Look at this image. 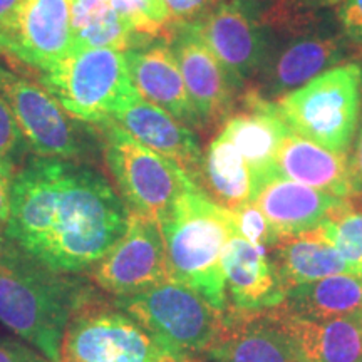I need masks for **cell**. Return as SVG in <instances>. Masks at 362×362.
Wrapping results in <instances>:
<instances>
[{"label": "cell", "mask_w": 362, "mask_h": 362, "mask_svg": "<svg viewBox=\"0 0 362 362\" xmlns=\"http://www.w3.org/2000/svg\"><path fill=\"white\" fill-rule=\"evenodd\" d=\"M129 210L93 166L34 156L16 173L4 232L57 274L89 272L123 237Z\"/></svg>", "instance_id": "1"}, {"label": "cell", "mask_w": 362, "mask_h": 362, "mask_svg": "<svg viewBox=\"0 0 362 362\" xmlns=\"http://www.w3.org/2000/svg\"><path fill=\"white\" fill-rule=\"evenodd\" d=\"M90 288L79 275L47 269L0 228V325L51 361H61L67 324Z\"/></svg>", "instance_id": "2"}, {"label": "cell", "mask_w": 362, "mask_h": 362, "mask_svg": "<svg viewBox=\"0 0 362 362\" xmlns=\"http://www.w3.org/2000/svg\"><path fill=\"white\" fill-rule=\"evenodd\" d=\"M171 280L187 285L216 310L226 312L223 252L237 233L232 210L200 188L183 193L160 221Z\"/></svg>", "instance_id": "3"}, {"label": "cell", "mask_w": 362, "mask_h": 362, "mask_svg": "<svg viewBox=\"0 0 362 362\" xmlns=\"http://www.w3.org/2000/svg\"><path fill=\"white\" fill-rule=\"evenodd\" d=\"M275 103L293 133L329 151L347 155L361 117L362 64H339Z\"/></svg>", "instance_id": "4"}, {"label": "cell", "mask_w": 362, "mask_h": 362, "mask_svg": "<svg viewBox=\"0 0 362 362\" xmlns=\"http://www.w3.org/2000/svg\"><path fill=\"white\" fill-rule=\"evenodd\" d=\"M39 78L67 115L93 126L138 94L124 52L111 47H72L66 57L39 72Z\"/></svg>", "instance_id": "5"}, {"label": "cell", "mask_w": 362, "mask_h": 362, "mask_svg": "<svg viewBox=\"0 0 362 362\" xmlns=\"http://www.w3.org/2000/svg\"><path fill=\"white\" fill-rule=\"evenodd\" d=\"M111 302L141 325L163 351L208 354L225 327V312L176 280L134 296L112 297Z\"/></svg>", "instance_id": "6"}, {"label": "cell", "mask_w": 362, "mask_h": 362, "mask_svg": "<svg viewBox=\"0 0 362 362\" xmlns=\"http://www.w3.org/2000/svg\"><path fill=\"white\" fill-rule=\"evenodd\" d=\"M94 126L103 134L106 165L129 214L160 223L181 194L198 188L175 161L144 146L110 117Z\"/></svg>", "instance_id": "7"}, {"label": "cell", "mask_w": 362, "mask_h": 362, "mask_svg": "<svg viewBox=\"0 0 362 362\" xmlns=\"http://www.w3.org/2000/svg\"><path fill=\"white\" fill-rule=\"evenodd\" d=\"M161 352L141 325L90 288L67 324L59 362H155Z\"/></svg>", "instance_id": "8"}, {"label": "cell", "mask_w": 362, "mask_h": 362, "mask_svg": "<svg viewBox=\"0 0 362 362\" xmlns=\"http://www.w3.org/2000/svg\"><path fill=\"white\" fill-rule=\"evenodd\" d=\"M188 24L245 88L260 78L279 40L257 0H218Z\"/></svg>", "instance_id": "9"}, {"label": "cell", "mask_w": 362, "mask_h": 362, "mask_svg": "<svg viewBox=\"0 0 362 362\" xmlns=\"http://www.w3.org/2000/svg\"><path fill=\"white\" fill-rule=\"evenodd\" d=\"M0 96L11 107L29 149L40 158L79 161L90 143L74 117L40 83L0 62Z\"/></svg>", "instance_id": "10"}, {"label": "cell", "mask_w": 362, "mask_h": 362, "mask_svg": "<svg viewBox=\"0 0 362 362\" xmlns=\"http://www.w3.org/2000/svg\"><path fill=\"white\" fill-rule=\"evenodd\" d=\"M89 272L94 285L111 297L134 296L168 282L171 274L160 223L129 214L123 237Z\"/></svg>", "instance_id": "11"}, {"label": "cell", "mask_w": 362, "mask_h": 362, "mask_svg": "<svg viewBox=\"0 0 362 362\" xmlns=\"http://www.w3.org/2000/svg\"><path fill=\"white\" fill-rule=\"evenodd\" d=\"M349 49L341 29L317 21L279 39L269 64L250 88L269 101H279L322 72L347 62Z\"/></svg>", "instance_id": "12"}, {"label": "cell", "mask_w": 362, "mask_h": 362, "mask_svg": "<svg viewBox=\"0 0 362 362\" xmlns=\"http://www.w3.org/2000/svg\"><path fill=\"white\" fill-rule=\"evenodd\" d=\"M72 49L71 0H22L0 29V56L42 72Z\"/></svg>", "instance_id": "13"}, {"label": "cell", "mask_w": 362, "mask_h": 362, "mask_svg": "<svg viewBox=\"0 0 362 362\" xmlns=\"http://www.w3.org/2000/svg\"><path fill=\"white\" fill-rule=\"evenodd\" d=\"M188 94L203 123L214 126L237 110L247 88L223 66L189 24L171 25L168 34Z\"/></svg>", "instance_id": "14"}, {"label": "cell", "mask_w": 362, "mask_h": 362, "mask_svg": "<svg viewBox=\"0 0 362 362\" xmlns=\"http://www.w3.org/2000/svg\"><path fill=\"white\" fill-rule=\"evenodd\" d=\"M238 106L240 110L223 121L220 134L242 153L259 193L265 183L279 176L277 155L291 128L280 116L277 103L269 101L255 89L243 90Z\"/></svg>", "instance_id": "15"}, {"label": "cell", "mask_w": 362, "mask_h": 362, "mask_svg": "<svg viewBox=\"0 0 362 362\" xmlns=\"http://www.w3.org/2000/svg\"><path fill=\"white\" fill-rule=\"evenodd\" d=\"M206 356L210 362H307L280 305L255 314L225 312L223 332Z\"/></svg>", "instance_id": "16"}, {"label": "cell", "mask_w": 362, "mask_h": 362, "mask_svg": "<svg viewBox=\"0 0 362 362\" xmlns=\"http://www.w3.org/2000/svg\"><path fill=\"white\" fill-rule=\"evenodd\" d=\"M131 83L143 99L161 107L193 131L206 129L189 98L178 61L166 37L124 51Z\"/></svg>", "instance_id": "17"}, {"label": "cell", "mask_w": 362, "mask_h": 362, "mask_svg": "<svg viewBox=\"0 0 362 362\" xmlns=\"http://www.w3.org/2000/svg\"><path fill=\"white\" fill-rule=\"evenodd\" d=\"M226 312L255 314L285 300L288 288L269 252L235 233L226 243L223 259Z\"/></svg>", "instance_id": "18"}, {"label": "cell", "mask_w": 362, "mask_h": 362, "mask_svg": "<svg viewBox=\"0 0 362 362\" xmlns=\"http://www.w3.org/2000/svg\"><path fill=\"white\" fill-rule=\"evenodd\" d=\"M110 119L128 131L146 148L175 161L198 187L203 151L198 136L192 128L180 123L178 119L143 99L139 94L112 112Z\"/></svg>", "instance_id": "19"}, {"label": "cell", "mask_w": 362, "mask_h": 362, "mask_svg": "<svg viewBox=\"0 0 362 362\" xmlns=\"http://www.w3.org/2000/svg\"><path fill=\"white\" fill-rule=\"evenodd\" d=\"M344 200L347 198L334 197L307 185L277 176L259 189L253 203L264 211L284 238L309 232L322 225Z\"/></svg>", "instance_id": "20"}, {"label": "cell", "mask_w": 362, "mask_h": 362, "mask_svg": "<svg viewBox=\"0 0 362 362\" xmlns=\"http://www.w3.org/2000/svg\"><path fill=\"white\" fill-rule=\"evenodd\" d=\"M277 171L282 178L297 181L334 197H357L347 155L329 151L293 133L292 129L279 149Z\"/></svg>", "instance_id": "21"}, {"label": "cell", "mask_w": 362, "mask_h": 362, "mask_svg": "<svg viewBox=\"0 0 362 362\" xmlns=\"http://www.w3.org/2000/svg\"><path fill=\"white\" fill-rule=\"evenodd\" d=\"M269 255L287 288L330 275L354 274L325 237L322 225L293 237H284Z\"/></svg>", "instance_id": "22"}, {"label": "cell", "mask_w": 362, "mask_h": 362, "mask_svg": "<svg viewBox=\"0 0 362 362\" xmlns=\"http://www.w3.org/2000/svg\"><path fill=\"white\" fill-rule=\"evenodd\" d=\"M285 319L307 362H362V312L327 320L285 312Z\"/></svg>", "instance_id": "23"}, {"label": "cell", "mask_w": 362, "mask_h": 362, "mask_svg": "<svg viewBox=\"0 0 362 362\" xmlns=\"http://www.w3.org/2000/svg\"><path fill=\"white\" fill-rule=\"evenodd\" d=\"M198 188L226 210L253 203L257 185L242 153L218 133L203 153Z\"/></svg>", "instance_id": "24"}, {"label": "cell", "mask_w": 362, "mask_h": 362, "mask_svg": "<svg viewBox=\"0 0 362 362\" xmlns=\"http://www.w3.org/2000/svg\"><path fill=\"white\" fill-rule=\"evenodd\" d=\"M282 309L288 315L327 320L362 312V275L337 274L288 288Z\"/></svg>", "instance_id": "25"}, {"label": "cell", "mask_w": 362, "mask_h": 362, "mask_svg": "<svg viewBox=\"0 0 362 362\" xmlns=\"http://www.w3.org/2000/svg\"><path fill=\"white\" fill-rule=\"evenodd\" d=\"M71 19L72 47H111L124 52L149 42L116 11L115 0H71Z\"/></svg>", "instance_id": "26"}, {"label": "cell", "mask_w": 362, "mask_h": 362, "mask_svg": "<svg viewBox=\"0 0 362 362\" xmlns=\"http://www.w3.org/2000/svg\"><path fill=\"white\" fill-rule=\"evenodd\" d=\"M325 237L336 248L352 272L362 269V202L359 197L347 198L322 223Z\"/></svg>", "instance_id": "27"}, {"label": "cell", "mask_w": 362, "mask_h": 362, "mask_svg": "<svg viewBox=\"0 0 362 362\" xmlns=\"http://www.w3.org/2000/svg\"><path fill=\"white\" fill-rule=\"evenodd\" d=\"M115 7L143 39L168 37L171 19L163 0H115Z\"/></svg>", "instance_id": "28"}, {"label": "cell", "mask_w": 362, "mask_h": 362, "mask_svg": "<svg viewBox=\"0 0 362 362\" xmlns=\"http://www.w3.org/2000/svg\"><path fill=\"white\" fill-rule=\"evenodd\" d=\"M235 220V230L237 235L250 242L252 245L264 248L265 252H270L277 243L282 240L270 220L264 215L255 203H248L232 210Z\"/></svg>", "instance_id": "29"}, {"label": "cell", "mask_w": 362, "mask_h": 362, "mask_svg": "<svg viewBox=\"0 0 362 362\" xmlns=\"http://www.w3.org/2000/svg\"><path fill=\"white\" fill-rule=\"evenodd\" d=\"M27 151H30L29 144H27L11 107L0 96V158L16 165L24 160Z\"/></svg>", "instance_id": "30"}, {"label": "cell", "mask_w": 362, "mask_h": 362, "mask_svg": "<svg viewBox=\"0 0 362 362\" xmlns=\"http://www.w3.org/2000/svg\"><path fill=\"white\" fill-rule=\"evenodd\" d=\"M336 19L351 47H357L362 54V0H342Z\"/></svg>", "instance_id": "31"}, {"label": "cell", "mask_w": 362, "mask_h": 362, "mask_svg": "<svg viewBox=\"0 0 362 362\" xmlns=\"http://www.w3.org/2000/svg\"><path fill=\"white\" fill-rule=\"evenodd\" d=\"M163 4L170 13L171 25H176L198 21L210 12L218 0H163Z\"/></svg>", "instance_id": "32"}, {"label": "cell", "mask_w": 362, "mask_h": 362, "mask_svg": "<svg viewBox=\"0 0 362 362\" xmlns=\"http://www.w3.org/2000/svg\"><path fill=\"white\" fill-rule=\"evenodd\" d=\"M0 362H54L42 352L13 339L0 337Z\"/></svg>", "instance_id": "33"}, {"label": "cell", "mask_w": 362, "mask_h": 362, "mask_svg": "<svg viewBox=\"0 0 362 362\" xmlns=\"http://www.w3.org/2000/svg\"><path fill=\"white\" fill-rule=\"evenodd\" d=\"M13 178H16V165L0 158V228H6L11 216Z\"/></svg>", "instance_id": "34"}, {"label": "cell", "mask_w": 362, "mask_h": 362, "mask_svg": "<svg viewBox=\"0 0 362 362\" xmlns=\"http://www.w3.org/2000/svg\"><path fill=\"white\" fill-rule=\"evenodd\" d=\"M347 160H349V170L352 185H354L356 194L362 197V107H361V117L359 126H357V133L352 143L351 151L347 153Z\"/></svg>", "instance_id": "35"}, {"label": "cell", "mask_w": 362, "mask_h": 362, "mask_svg": "<svg viewBox=\"0 0 362 362\" xmlns=\"http://www.w3.org/2000/svg\"><path fill=\"white\" fill-rule=\"evenodd\" d=\"M21 4L22 0H0V29L11 21V17L16 13Z\"/></svg>", "instance_id": "36"}, {"label": "cell", "mask_w": 362, "mask_h": 362, "mask_svg": "<svg viewBox=\"0 0 362 362\" xmlns=\"http://www.w3.org/2000/svg\"><path fill=\"white\" fill-rule=\"evenodd\" d=\"M155 362H200V359H198V356L163 351Z\"/></svg>", "instance_id": "37"}, {"label": "cell", "mask_w": 362, "mask_h": 362, "mask_svg": "<svg viewBox=\"0 0 362 362\" xmlns=\"http://www.w3.org/2000/svg\"><path fill=\"white\" fill-rule=\"evenodd\" d=\"M307 4H310V6H314L317 8L320 7H334V6H339V4L342 2V0H305Z\"/></svg>", "instance_id": "38"}, {"label": "cell", "mask_w": 362, "mask_h": 362, "mask_svg": "<svg viewBox=\"0 0 362 362\" xmlns=\"http://www.w3.org/2000/svg\"><path fill=\"white\" fill-rule=\"evenodd\" d=\"M361 275H362V269H361Z\"/></svg>", "instance_id": "39"}, {"label": "cell", "mask_w": 362, "mask_h": 362, "mask_svg": "<svg viewBox=\"0 0 362 362\" xmlns=\"http://www.w3.org/2000/svg\"><path fill=\"white\" fill-rule=\"evenodd\" d=\"M359 198H361V202H362V197H359Z\"/></svg>", "instance_id": "40"}]
</instances>
